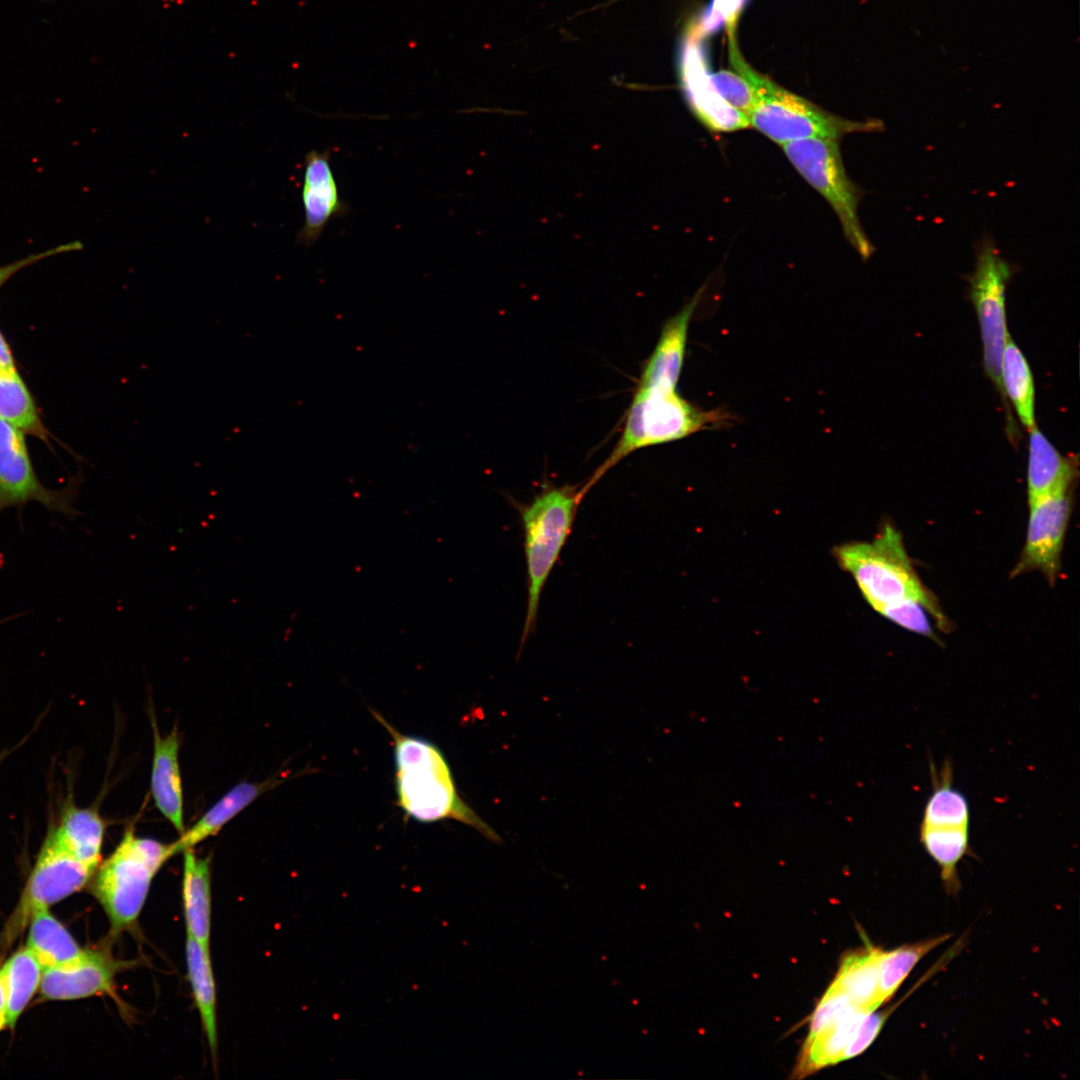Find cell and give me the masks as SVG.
Returning a JSON list of instances; mask_svg holds the SVG:
<instances>
[{"label":"cell","instance_id":"cell-1","mask_svg":"<svg viewBox=\"0 0 1080 1080\" xmlns=\"http://www.w3.org/2000/svg\"><path fill=\"white\" fill-rule=\"evenodd\" d=\"M371 712L393 741L397 804L402 811L421 823L455 820L499 840L460 797L441 749L428 739L399 732L378 712Z\"/></svg>","mask_w":1080,"mask_h":1080},{"label":"cell","instance_id":"cell-2","mask_svg":"<svg viewBox=\"0 0 1080 1080\" xmlns=\"http://www.w3.org/2000/svg\"><path fill=\"white\" fill-rule=\"evenodd\" d=\"M835 555L876 612L890 604L915 599L929 609L939 628L944 630L949 626L934 596L919 578L894 526L887 523L872 541L843 544L836 548Z\"/></svg>","mask_w":1080,"mask_h":1080},{"label":"cell","instance_id":"cell-3","mask_svg":"<svg viewBox=\"0 0 1080 1080\" xmlns=\"http://www.w3.org/2000/svg\"><path fill=\"white\" fill-rule=\"evenodd\" d=\"M731 417L721 409L705 410L684 399L676 390L636 387L627 409L624 428L616 445L581 486L584 499L591 488L631 453L653 445L683 439L702 430L727 425Z\"/></svg>","mask_w":1080,"mask_h":1080},{"label":"cell","instance_id":"cell-4","mask_svg":"<svg viewBox=\"0 0 1080 1080\" xmlns=\"http://www.w3.org/2000/svg\"><path fill=\"white\" fill-rule=\"evenodd\" d=\"M729 55L735 70L756 94V104L748 115L749 124L780 145L809 138L840 139L848 134L884 128L879 120L863 122L838 117L780 87L746 63L735 36L729 37Z\"/></svg>","mask_w":1080,"mask_h":1080},{"label":"cell","instance_id":"cell-5","mask_svg":"<svg viewBox=\"0 0 1080 1080\" xmlns=\"http://www.w3.org/2000/svg\"><path fill=\"white\" fill-rule=\"evenodd\" d=\"M580 484L545 485L526 505H518L527 566V608L519 651L534 632L541 594L559 560L582 502Z\"/></svg>","mask_w":1080,"mask_h":1080},{"label":"cell","instance_id":"cell-6","mask_svg":"<svg viewBox=\"0 0 1080 1080\" xmlns=\"http://www.w3.org/2000/svg\"><path fill=\"white\" fill-rule=\"evenodd\" d=\"M173 855L171 844L138 837L129 827L112 854L98 865L92 877V892L114 933L136 922L153 878Z\"/></svg>","mask_w":1080,"mask_h":1080},{"label":"cell","instance_id":"cell-7","mask_svg":"<svg viewBox=\"0 0 1080 1080\" xmlns=\"http://www.w3.org/2000/svg\"><path fill=\"white\" fill-rule=\"evenodd\" d=\"M782 148L798 173L830 204L850 245L863 260L870 258L874 247L859 221L860 192L846 173L839 139L809 138Z\"/></svg>","mask_w":1080,"mask_h":1080},{"label":"cell","instance_id":"cell-8","mask_svg":"<svg viewBox=\"0 0 1080 1080\" xmlns=\"http://www.w3.org/2000/svg\"><path fill=\"white\" fill-rule=\"evenodd\" d=\"M1015 266L1002 255L994 240L985 235L975 248V267L967 277L969 299L977 314L983 344L987 376L1004 395L1001 362L1009 337L1006 325L1005 295Z\"/></svg>","mask_w":1080,"mask_h":1080},{"label":"cell","instance_id":"cell-9","mask_svg":"<svg viewBox=\"0 0 1080 1080\" xmlns=\"http://www.w3.org/2000/svg\"><path fill=\"white\" fill-rule=\"evenodd\" d=\"M96 869L74 856L60 841L54 824H51L21 900L8 921L5 939H15L36 911L49 909L85 887Z\"/></svg>","mask_w":1080,"mask_h":1080},{"label":"cell","instance_id":"cell-10","mask_svg":"<svg viewBox=\"0 0 1080 1080\" xmlns=\"http://www.w3.org/2000/svg\"><path fill=\"white\" fill-rule=\"evenodd\" d=\"M74 487L51 490L38 479L28 454L23 432L0 419V514L8 508H23L31 501L50 512L73 518Z\"/></svg>","mask_w":1080,"mask_h":1080},{"label":"cell","instance_id":"cell-11","mask_svg":"<svg viewBox=\"0 0 1080 1080\" xmlns=\"http://www.w3.org/2000/svg\"><path fill=\"white\" fill-rule=\"evenodd\" d=\"M1023 551L1013 575L1039 571L1054 584L1060 571L1061 553L1071 514V489L1029 502Z\"/></svg>","mask_w":1080,"mask_h":1080},{"label":"cell","instance_id":"cell-12","mask_svg":"<svg viewBox=\"0 0 1080 1080\" xmlns=\"http://www.w3.org/2000/svg\"><path fill=\"white\" fill-rule=\"evenodd\" d=\"M679 71L685 97L703 124L724 132L750 126L748 118L730 107L714 88L701 39L689 29L681 49Z\"/></svg>","mask_w":1080,"mask_h":1080},{"label":"cell","instance_id":"cell-13","mask_svg":"<svg viewBox=\"0 0 1080 1080\" xmlns=\"http://www.w3.org/2000/svg\"><path fill=\"white\" fill-rule=\"evenodd\" d=\"M301 200L304 223L297 233L296 242L309 248L321 237L332 219L348 211V206L339 195L328 150H311L305 156Z\"/></svg>","mask_w":1080,"mask_h":1080},{"label":"cell","instance_id":"cell-14","mask_svg":"<svg viewBox=\"0 0 1080 1080\" xmlns=\"http://www.w3.org/2000/svg\"><path fill=\"white\" fill-rule=\"evenodd\" d=\"M121 968L103 952L90 951L73 964L43 969L40 993L47 1000H77L110 994Z\"/></svg>","mask_w":1080,"mask_h":1080},{"label":"cell","instance_id":"cell-15","mask_svg":"<svg viewBox=\"0 0 1080 1080\" xmlns=\"http://www.w3.org/2000/svg\"><path fill=\"white\" fill-rule=\"evenodd\" d=\"M702 290L664 323L654 350L643 364L636 387L676 390L684 363L689 325Z\"/></svg>","mask_w":1080,"mask_h":1080},{"label":"cell","instance_id":"cell-16","mask_svg":"<svg viewBox=\"0 0 1080 1080\" xmlns=\"http://www.w3.org/2000/svg\"><path fill=\"white\" fill-rule=\"evenodd\" d=\"M151 720L154 738L151 794L158 810L181 835L185 830L178 732L173 729L162 736L155 719Z\"/></svg>","mask_w":1080,"mask_h":1080},{"label":"cell","instance_id":"cell-17","mask_svg":"<svg viewBox=\"0 0 1080 1080\" xmlns=\"http://www.w3.org/2000/svg\"><path fill=\"white\" fill-rule=\"evenodd\" d=\"M1027 467L1028 503L1070 490L1075 478L1072 463L1037 428L1029 430Z\"/></svg>","mask_w":1080,"mask_h":1080},{"label":"cell","instance_id":"cell-18","mask_svg":"<svg viewBox=\"0 0 1080 1080\" xmlns=\"http://www.w3.org/2000/svg\"><path fill=\"white\" fill-rule=\"evenodd\" d=\"M184 852L182 896L187 937L209 947L211 935L210 859L192 848Z\"/></svg>","mask_w":1080,"mask_h":1080},{"label":"cell","instance_id":"cell-19","mask_svg":"<svg viewBox=\"0 0 1080 1080\" xmlns=\"http://www.w3.org/2000/svg\"><path fill=\"white\" fill-rule=\"evenodd\" d=\"M54 826L58 838L74 856L98 867L106 824L97 809L80 808L69 796Z\"/></svg>","mask_w":1080,"mask_h":1080},{"label":"cell","instance_id":"cell-20","mask_svg":"<svg viewBox=\"0 0 1080 1080\" xmlns=\"http://www.w3.org/2000/svg\"><path fill=\"white\" fill-rule=\"evenodd\" d=\"M27 948L43 969L56 968L84 959L89 950L83 949L49 909L36 911L29 923Z\"/></svg>","mask_w":1080,"mask_h":1080},{"label":"cell","instance_id":"cell-21","mask_svg":"<svg viewBox=\"0 0 1080 1080\" xmlns=\"http://www.w3.org/2000/svg\"><path fill=\"white\" fill-rule=\"evenodd\" d=\"M273 785L272 780L261 783H238L208 809L193 826L184 831L177 841L171 843L173 854L193 848L206 838L218 833L225 824Z\"/></svg>","mask_w":1080,"mask_h":1080},{"label":"cell","instance_id":"cell-22","mask_svg":"<svg viewBox=\"0 0 1080 1080\" xmlns=\"http://www.w3.org/2000/svg\"><path fill=\"white\" fill-rule=\"evenodd\" d=\"M188 979L212 1056L217 1050L216 989L209 947L187 937Z\"/></svg>","mask_w":1080,"mask_h":1080},{"label":"cell","instance_id":"cell-23","mask_svg":"<svg viewBox=\"0 0 1080 1080\" xmlns=\"http://www.w3.org/2000/svg\"><path fill=\"white\" fill-rule=\"evenodd\" d=\"M880 953V949L868 946L847 954L832 982L853 1005L869 1012L881 1005L878 997Z\"/></svg>","mask_w":1080,"mask_h":1080},{"label":"cell","instance_id":"cell-24","mask_svg":"<svg viewBox=\"0 0 1080 1080\" xmlns=\"http://www.w3.org/2000/svg\"><path fill=\"white\" fill-rule=\"evenodd\" d=\"M869 1013L853 1004L849 1005L827 1029L811 1041L804 1043L795 1073L807 1075L827 1065L838 1063L847 1042L863 1017Z\"/></svg>","mask_w":1080,"mask_h":1080},{"label":"cell","instance_id":"cell-25","mask_svg":"<svg viewBox=\"0 0 1080 1080\" xmlns=\"http://www.w3.org/2000/svg\"><path fill=\"white\" fill-rule=\"evenodd\" d=\"M933 783L923 810L921 824L936 827H969L970 810L966 797L952 784L953 774L946 761L938 774L930 765Z\"/></svg>","mask_w":1080,"mask_h":1080},{"label":"cell","instance_id":"cell-26","mask_svg":"<svg viewBox=\"0 0 1080 1080\" xmlns=\"http://www.w3.org/2000/svg\"><path fill=\"white\" fill-rule=\"evenodd\" d=\"M1001 383L1019 420L1031 430L1036 426L1034 380L1025 356L1010 335L1002 355Z\"/></svg>","mask_w":1080,"mask_h":1080},{"label":"cell","instance_id":"cell-27","mask_svg":"<svg viewBox=\"0 0 1080 1080\" xmlns=\"http://www.w3.org/2000/svg\"><path fill=\"white\" fill-rule=\"evenodd\" d=\"M6 994L7 1026L13 1028L40 987L43 967L25 947L0 967Z\"/></svg>","mask_w":1080,"mask_h":1080},{"label":"cell","instance_id":"cell-28","mask_svg":"<svg viewBox=\"0 0 1080 1080\" xmlns=\"http://www.w3.org/2000/svg\"><path fill=\"white\" fill-rule=\"evenodd\" d=\"M919 840L928 855L938 864L946 889L959 887L957 865L969 851V827L920 825Z\"/></svg>","mask_w":1080,"mask_h":1080},{"label":"cell","instance_id":"cell-29","mask_svg":"<svg viewBox=\"0 0 1080 1080\" xmlns=\"http://www.w3.org/2000/svg\"><path fill=\"white\" fill-rule=\"evenodd\" d=\"M948 935L882 951L879 957L878 997L881 1005L889 1000L917 963L948 939Z\"/></svg>","mask_w":1080,"mask_h":1080},{"label":"cell","instance_id":"cell-30","mask_svg":"<svg viewBox=\"0 0 1080 1080\" xmlns=\"http://www.w3.org/2000/svg\"><path fill=\"white\" fill-rule=\"evenodd\" d=\"M0 419L24 433L47 437L30 392L18 373L0 372Z\"/></svg>","mask_w":1080,"mask_h":1080},{"label":"cell","instance_id":"cell-31","mask_svg":"<svg viewBox=\"0 0 1080 1080\" xmlns=\"http://www.w3.org/2000/svg\"><path fill=\"white\" fill-rule=\"evenodd\" d=\"M881 616L894 624L919 635L938 639L930 619H933L929 609L919 600H902L877 611Z\"/></svg>","mask_w":1080,"mask_h":1080},{"label":"cell","instance_id":"cell-32","mask_svg":"<svg viewBox=\"0 0 1080 1080\" xmlns=\"http://www.w3.org/2000/svg\"><path fill=\"white\" fill-rule=\"evenodd\" d=\"M710 80L720 97L730 107L748 118L757 100L751 85L742 76L730 71L710 74Z\"/></svg>","mask_w":1080,"mask_h":1080},{"label":"cell","instance_id":"cell-33","mask_svg":"<svg viewBox=\"0 0 1080 1080\" xmlns=\"http://www.w3.org/2000/svg\"><path fill=\"white\" fill-rule=\"evenodd\" d=\"M745 2L746 0H713L702 19L692 25L689 30L702 39L725 24L728 36L735 35L737 20Z\"/></svg>","mask_w":1080,"mask_h":1080},{"label":"cell","instance_id":"cell-34","mask_svg":"<svg viewBox=\"0 0 1080 1080\" xmlns=\"http://www.w3.org/2000/svg\"><path fill=\"white\" fill-rule=\"evenodd\" d=\"M851 1004L848 996L832 983L812 1015L808 1036L804 1043L811 1041L814 1037L831 1026L839 1015Z\"/></svg>","mask_w":1080,"mask_h":1080},{"label":"cell","instance_id":"cell-35","mask_svg":"<svg viewBox=\"0 0 1080 1080\" xmlns=\"http://www.w3.org/2000/svg\"><path fill=\"white\" fill-rule=\"evenodd\" d=\"M888 1014L887 1012H875V1010L867 1013L844 1047L838 1062L854 1058L863 1053L878 1036Z\"/></svg>","mask_w":1080,"mask_h":1080},{"label":"cell","instance_id":"cell-36","mask_svg":"<svg viewBox=\"0 0 1080 1080\" xmlns=\"http://www.w3.org/2000/svg\"><path fill=\"white\" fill-rule=\"evenodd\" d=\"M82 245L78 241L62 244L51 248L49 250L29 255L25 258L19 259L12 263L0 267V288L17 272L20 270L41 261L47 257L55 256L62 253L76 251L81 249Z\"/></svg>","mask_w":1080,"mask_h":1080},{"label":"cell","instance_id":"cell-37","mask_svg":"<svg viewBox=\"0 0 1080 1080\" xmlns=\"http://www.w3.org/2000/svg\"><path fill=\"white\" fill-rule=\"evenodd\" d=\"M0 372L2 373H17L13 356L6 343L2 333L0 332Z\"/></svg>","mask_w":1080,"mask_h":1080},{"label":"cell","instance_id":"cell-38","mask_svg":"<svg viewBox=\"0 0 1080 1080\" xmlns=\"http://www.w3.org/2000/svg\"><path fill=\"white\" fill-rule=\"evenodd\" d=\"M7 1026V1004L3 976L0 970V1031Z\"/></svg>","mask_w":1080,"mask_h":1080},{"label":"cell","instance_id":"cell-39","mask_svg":"<svg viewBox=\"0 0 1080 1080\" xmlns=\"http://www.w3.org/2000/svg\"><path fill=\"white\" fill-rule=\"evenodd\" d=\"M8 753H9V751H5V752H2L0 754V766H1L3 760L5 759V757L7 756Z\"/></svg>","mask_w":1080,"mask_h":1080}]
</instances>
